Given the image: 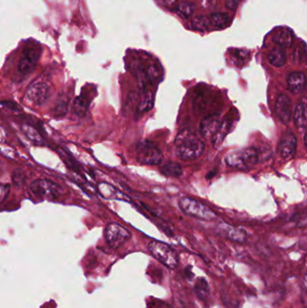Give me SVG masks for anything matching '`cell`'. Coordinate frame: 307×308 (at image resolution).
Returning a JSON list of instances; mask_svg holds the SVG:
<instances>
[{"label": "cell", "mask_w": 307, "mask_h": 308, "mask_svg": "<svg viewBox=\"0 0 307 308\" xmlns=\"http://www.w3.org/2000/svg\"><path fill=\"white\" fill-rule=\"evenodd\" d=\"M176 156L182 160H197L205 152V143L194 132L181 131L176 137Z\"/></svg>", "instance_id": "1"}, {"label": "cell", "mask_w": 307, "mask_h": 308, "mask_svg": "<svg viewBox=\"0 0 307 308\" xmlns=\"http://www.w3.org/2000/svg\"><path fill=\"white\" fill-rule=\"evenodd\" d=\"M225 160L226 164L231 168L238 170H249L258 163L259 154L256 149L247 147L227 154Z\"/></svg>", "instance_id": "2"}, {"label": "cell", "mask_w": 307, "mask_h": 308, "mask_svg": "<svg viewBox=\"0 0 307 308\" xmlns=\"http://www.w3.org/2000/svg\"><path fill=\"white\" fill-rule=\"evenodd\" d=\"M179 205L184 214L198 219L212 221L217 217L214 210L192 198H181L179 201Z\"/></svg>", "instance_id": "3"}, {"label": "cell", "mask_w": 307, "mask_h": 308, "mask_svg": "<svg viewBox=\"0 0 307 308\" xmlns=\"http://www.w3.org/2000/svg\"><path fill=\"white\" fill-rule=\"evenodd\" d=\"M150 253L160 263L170 270H174L179 265V255L170 245L164 242L153 241L148 244Z\"/></svg>", "instance_id": "4"}, {"label": "cell", "mask_w": 307, "mask_h": 308, "mask_svg": "<svg viewBox=\"0 0 307 308\" xmlns=\"http://www.w3.org/2000/svg\"><path fill=\"white\" fill-rule=\"evenodd\" d=\"M31 192L37 198L44 199H57L65 194V189L60 184L47 179L33 180L30 185Z\"/></svg>", "instance_id": "5"}, {"label": "cell", "mask_w": 307, "mask_h": 308, "mask_svg": "<svg viewBox=\"0 0 307 308\" xmlns=\"http://www.w3.org/2000/svg\"><path fill=\"white\" fill-rule=\"evenodd\" d=\"M131 232L118 223H109L104 227V236L110 247L117 249L128 242Z\"/></svg>", "instance_id": "6"}, {"label": "cell", "mask_w": 307, "mask_h": 308, "mask_svg": "<svg viewBox=\"0 0 307 308\" xmlns=\"http://www.w3.org/2000/svg\"><path fill=\"white\" fill-rule=\"evenodd\" d=\"M163 160L162 153L154 143L145 141L137 147V160L144 165L156 166Z\"/></svg>", "instance_id": "7"}, {"label": "cell", "mask_w": 307, "mask_h": 308, "mask_svg": "<svg viewBox=\"0 0 307 308\" xmlns=\"http://www.w3.org/2000/svg\"><path fill=\"white\" fill-rule=\"evenodd\" d=\"M42 51L40 47L28 46L24 50L22 57L17 65V71L22 75H27L34 70L38 63Z\"/></svg>", "instance_id": "8"}, {"label": "cell", "mask_w": 307, "mask_h": 308, "mask_svg": "<svg viewBox=\"0 0 307 308\" xmlns=\"http://www.w3.org/2000/svg\"><path fill=\"white\" fill-rule=\"evenodd\" d=\"M50 95L51 89L46 83L35 81L26 89V99L33 105H42L49 99Z\"/></svg>", "instance_id": "9"}, {"label": "cell", "mask_w": 307, "mask_h": 308, "mask_svg": "<svg viewBox=\"0 0 307 308\" xmlns=\"http://www.w3.org/2000/svg\"><path fill=\"white\" fill-rule=\"evenodd\" d=\"M296 136L293 132H286L283 134L279 143V153L283 160H289L294 158L296 151Z\"/></svg>", "instance_id": "10"}, {"label": "cell", "mask_w": 307, "mask_h": 308, "mask_svg": "<svg viewBox=\"0 0 307 308\" xmlns=\"http://www.w3.org/2000/svg\"><path fill=\"white\" fill-rule=\"evenodd\" d=\"M275 111L281 123L288 124L291 121V117H292L291 99L286 95L280 94L276 101Z\"/></svg>", "instance_id": "11"}, {"label": "cell", "mask_w": 307, "mask_h": 308, "mask_svg": "<svg viewBox=\"0 0 307 308\" xmlns=\"http://www.w3.org/2000/svg\"><path fill=\"white\" fill-rule=\"evenodd\" d=\"M224 121L218 115H210L204 118L200 124V133L204 137H213L219 131Z\"/></svg>", "instance_id": "12"}, {"label": "cell", "mask_w": 307, "mask_h": 308, "mask_svg": "<svg viewBox=\"0 0 307 308\" xmlns=\"http://www.w3.org/2000/svg\"><path fill=\"white\" fill-rule=\"evenodd\" d=\"M218 228L222 234H224L226 238L230 239L231 241L243 242H245L247 239L246 232L238 227H234L227 224H221L218 226Z\"/></svg>", "instance_id": "13"}, {"label": "cell", "mask_w": 307, "mask_h": 308, "mask_svg": "<svg viewBox=\"0 0 307 308\" xmlns=\"http://www.w3.org/2000/svg\"><path fill=\"white\" fill-rule=\"evenodd\" d=\"M287 88L292 93L297 94L305 88L307 83V77L302 72H292L286 77Z\"/></svg>", "instance_id": "14"}, {"label": "cell", "mask_w": 307, "mask_h": 308, "mask_svg": "<svg viewBox=\"0 0 307 308\" xmlns=\"http://www.w3.org/2000/svg\"><path fill=\"white\" fill-rule=\"evenodd\" d=\"M272 40L275 44L280 45L281 47L288 48L293 44L294 35L289 28H280L275 32Z\"/></svg>", "instance_id": "15"}, {"label": "cell", "mask_w": 307, "mask_h": 308, "mask_svg": "<svg viewBox=\"0 0 307 308\" xmlns=\"http://www.w3.org/2000/svg\"><path fill=\"white\" fill-rule=\"evenodd\" d=\"M294 122L298 129H304L307 127V105L305 103H299L296 105L294 112Z\"/></svg>", "instance_id": "16"}, {"label": "cell", "mask_w": 307, "mask_h": 308, "mask_svg": "<svg viewBox=\"0 0 307 308\" xmlns=\"http://www.w3.org/2000/svg\"><path fill=\"white\" fill-rule=\"evenodd\" d=\"M160 173L168 178H179L182 175L183 170L179 163L173 161H167L160 166Z\"/></svg>", "instance_id": "17"}, {"label": "cell", "mask_w": 307, "mask_h": 308, "mask_svg": "<svg viewBox=\"0 0 307 308\" xmlns=\"http://www.w3.org/2000/svg\"><path fill=\"white\" fill-rule=\"evenodd\" d=\"M268 60L272 66L278 68L284 66L286 61L285 51L280 47L271 50L268 54Z\"/></svg>", "instance_id": "18"}, {"label": "cell", "mask_w": 307, "mask_h": 308, "mask_svg": "<svg viewBox=\"0 0 307 308\" xmlns=\"http://www.w3.org/2000/svg\"><path fill=\"white\" fill-rule=\"evenodd\" d=\"M24 134L36 145H43L44 144V139L42 135L39 133L38 131L34 127L30 125H24L21 127Z\"/></svg>", "instance_id": "19"}, {"label": "cell", "mask_w": 307, "mask_h": 308, "mask_svg": "<svg viewBox=\"0 0 307 308\" xmlns=\"http://www.w3.org/2000/svg\"><path fill=\"white\" fill-rule=\"evenodd\" d=\"M90 100L87 98V96H79L74 100L73 110L74 113L78 116H82L87 113L89 106Z\"/></svg>", "instance_id": "20"}, {"label": "cell", "mask_w": 307, "mask_h": 308, "mask_svg": "<svg viewBox=\"0 0 307 308\" xmlns=\"http://www.w3.org/2000/svg\"><path fill=\"white\" fill-rule=\"evenodd\" d=\"M195 11V5L191 2H181L176 6L175 12L179 17L183 19H188L191 17Z\"/></svg>", "instance_id": "21"}, {"label": "cell", "mask_w": 307, "mask_h": 308, "mask_svg": "<svg viewBox=\"0 0 307 308\" xmlns=\"http://www.w3.org/2000/svg\"><path fill=\"white\" fill-rule=\"evenodd\" d=\"M228 127H229L228 124L226 122H224L223 126L219 129V131L216 132L214 136L212 137V143H213L214 148H219L221 144L224 142V139L226 136V134L229 132Z\"/></svg>", "instance_id": "22"}, {"label": "cell", "mask_w": 307, "mask_h": 308, "mask_svg": "<svg viewBox=\"0 0 307 308\" xmlns=\"http://www.w3.org/2000/svg\"><path fill=\"white\" fill-rule=\"evenodd\" d=\"M195 291L200 299H205L210 293L208 283L205 279H199L195 285Z\"/></svg>", "instance_id": "23"}, {"label": "cell", "mask_w": 307, "mask_h": 308, "mask_svg": "<svg viewBox=\"0 0 307 308\" xmlns=\"http://www.w3.org/2000/svg\"><path fill=\"white\" fill-rule=\"evenodd\" d=\"M209 20L215 27H223L229 22V17L225 13H214L210 16Z\"/></svg>", "instance_id": "24"}, {"label": "cell", "mask_w": 307, "mask_h": 308, "mask_svg": "<svg viewBox=\"0 0 307 308\" xmlns=\"http://www.w3.org/2000/svg\"><path fill=\"white\" fill-rule=\"evenodd\" d=\"M209 25H210V20L208 18H206L203 16H199V17H195L191 21V26L192 27L197 30V31H200V32H204V31H206L209 27Z\"/></svg>", "instance_id": "25"}, {"label": "cell", "mask_w": 307, "mask_h": 308, "mask_svg": "<svg viewBox=\"0 0 307 308\" xmlns=\"http://www.w3.org/2000/svg\"><path fill=\"white\" fill-rule=\"evenodd\" d=\"M99 190L100 194L104 197V198H113L115 197L116 189L106 183H102L99 186Z\"/></svg>", "instance_id": "26"}, {"label": "cell", "mask_w": 307, "mask_h": 308, "mask_svg": "<svg viewBox=\"0 0 307 308\" xmlns=\"http://www.w3.org/2000/svg\"><path fill=\"white\" fill-rule=\"evenodd\" d=\"M26 177L25 172L20 169H17L12 174V181L17 187H21L22 185H24V183L26 181Z\"/></svg>", "instance_id": "27"}, {"label": "cell", "mask_w": 307, "mask_h": 308, "mask_svg": "<svg viewBox=\"0 0 307 308\" xmlns=\"http://www.w3.org/2000/svg\"><path fill=\"white\" fill-rule=\"evenodd\" d=\"M67 106H68V102L66 101H60L59 103H57L54 110H53L55 116H63L64 114H66Z\"/></svg>", "instance_id": "28"}, {"label": "cell", "mask_w": 307, "mask_h": 308, "mask_svg": "<svg viewBox=\"0 0 307 308\" xmlns=\"http://www.w3.org/2000/svg\"><path fill=\"white\" fill-rule=\"evenodd\" d=\"M241 0H226L225 6L230 10H235L239 6V4L241 3Z\"/></svg>", "instance_id": "29"}, {"label": "cell", "mask_w": 307, "mask_h": 308, "mask_svg": "<svg viewBox=\"0 0 307 308\" xmlns=\"http://www.w3.org/2000/svg\"><path fill=\"white\" fill-rule=\"evenodd\" d=\"M10 187L8 185H2L1 186V202H4L5 199L7 198L9 194Z\"/></svg>", "instance_id": "30"}, {"label": "cell", "mask_w": 307, "mask_h": 308, "mask_svg": "<svg viewBox=\"0 0 307 308\" xmlns=\"http://www.w3.org/2000/svg\"><path fill=\"white\" fill-rule=\"evenodd\" d=\"M2 105L6 106L7 108H11L12 110L14 111H17V109L19 110V109H20V107H19L16 103H12V102H5V101H3V102H2Z\"/></svg>", "instance_id": "31"}, {"label": "cell", "mask_w": 307, "mask_h": 308, "mask_svg": "<svg viewBox=\"0 0 307 308\" xmlns=\"http://www.w3.org/2000/svg\"><path fill=\"white\" fill-rule=\"evenodd\" d=\"M178 0H164L162 3L164 4L165 6L167 7H170V6H173L177 3Z\"/></svg>", "instance_id": "32"}, {"label": "cell", "mask_w": 307, "mask_h": 308, "mask_svg": "<svg viewBox=\"0 0 307 308\" xmlns=\"http://www.w3.org/2000/svg\"><path fill=\"white\" fill-rule=\"evenodd\" d=\"M305 144H306V146L307 147V132H306V134H305Z\"/></svg>", "instance_id": "33"}, {"label": "cell", "mask_w": 307, "mask_h": 308, "mask_svg": "<svg viewBox=\"0 0 307 308\" xmlns=\"http://www.w3.org/2000/svg\"><path fill=\"white\" fill-rule=\"evenodd\" d=\"M305 282L307 284V274L306 275V278H305Z\"/></svg>", "instance_id": "34"}, {"label": "cell", "mask_w": 307, "mask_h": 308, "mask_svg": "<svg viewBox=\"0 0 307 308\" xmlns=\"http://www.w3.org/2000/svg\"><path fill=\"white\" fill-rule=\"evenodd\" d=\"M160 1H161V2H163V1H164V0H160Z\"/></svg>", "instance_id": "35"}, {"label": "cell", "mask_w": 307, "mask_h": 308, "mask_svg": "<svg viewBox=\"0 0 307 308\" xmlns=\"http://www.w3.org/2000/svg\"></svg>", "instance_id": "36"}]
</instances>
